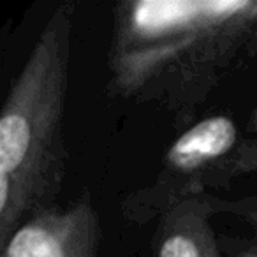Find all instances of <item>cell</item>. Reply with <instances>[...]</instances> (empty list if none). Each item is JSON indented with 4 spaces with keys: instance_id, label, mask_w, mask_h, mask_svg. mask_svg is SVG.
Segmentation results:
<instances>
[{
    "instance_id": "obj_1",
    "label": "cell",
    "mask_w": 257,
    "mask_h": 257,
    "mask_svg": "<svg viewBox=\"0 0 257 257\" xmlns=\"http://www.w3.org/2000/svg\"><path fill=\"white\" fill-rule=\"evenodd\" d=\"M255 57L257 0H123L113 15L107 90L187 127Z\"/></svg>"
},
{
    "instance_id": "obj_2",
    "label": "cell",
    "mask_w": 257,
    "mask_h": 257,
    "mask_svg": "<svg viewBox=\"0 0 257 257\" xmlns=\"http://www.w3.org/2000/svg\"><path fill=\"white\" fill-rule=\"evenodd\" d=\"M76 6L60 4L9 86L0 114V246L53 206L67 173L64 114Z\"/></svg>"
},
{
    "instance_id": "obj_3",
    "label": "cell",
    "mask_w": 257,
    "mask_h": 257,
    "mask_svg": "<svg viewBox=\"0 0 257 257\" xmlns=\"http://www.w3.org/2000/svg\"><path fill=\"white\" fill-rule=\"evenodd\" d=\"M0 257H102V224L90 192L25 220L2 245Z\"/></svg>"
},
{
    "instance_id": "obj_4",
    "label": "cell",
    "mask_w": 257,
    "mask_h": 257,
    "mask_svg": "<svg viewBox=\"0 0 257 257\" xmlns=\"http://www.w3.org/2000/svg\"><path fill=\"white\" fill-rule=\"evenodd\" d=\"M210 194H180L159 218L154 257H225L213 229Z\"/></svg>"
},
{
    "instance_id": "obj_5",
    "label": "cell",
    "mask_w": 257,
    "mask_h": 257,
    "mask_svg": "<svg viewBox=\"0 0 257 257\" xmlns=\"http://www.w3.org/2000/svg\"><path fill=\"white\" fill-rule=\"evenodd\" d=\"M239 143L234 120L225 114H213L194 123L173 141L164 154V166L171 175L185 176L190 183H203Z\"/></svg>"
},
{
    "instance_id": "obj_6",
    "label": "cell",
    "mask_w": 257,
    "mask_h": 257,
    "mask_svg": "<svg viewBox=\"0 0 257 257\" xmlns=\"http://www.w3.org/2000/svg\"><path fill=\"white\" fill-rule=\"evenodd\" d=\"M257 173V138L241 140L232 155H229L224 162L217 166L204 180L215 182H227L232 178H239L245 175Z\"/></svg>"
},
{
    "instance_id": "obj_7",
    "label": "cell",
    "mask_w": 257,
    "mask_h": 257,
    "mask_svg": "<svg viewBox=\"0 0 257 257\" xmlns=\"http://www.w3.org/2000/svg\"><path fill=\"white\" fill-rule=\"evenodd\" d=\"M210 203L215 213L232 217L246 229H250L253 232V239H257V194L238 199H222L217 196H210Z\"/></svg>"
},
{
    "instance_id": "obj_8",
    "label": "cell",
    "mask_w": 257,
    "mask_h": 257,
    "mask_svg": "<svg viewBox=\"0 0 257 257\" xmlns=\"http://www.w3.org/2000/svg\"><path fill=\"white\" fill-rule=\"evenodd\" d=\"M227 257H257V239L252 241H227L224 243V250Z\"/></svg>"
},
{
    "instance_id": "obj_9",
    "label": "cell",
    "mask_w": 257,
    "mask_h": 257,
    "mask_svg": "<svg viewBox=\"0 0 257 257\" xmlns=\"http://www.w3.org/2000/svg\"><path fill=\"white\" fill-rule=\"evenodd\" d=\"M245 127H246V131H248L250 134H253V136L257 138V104L253 106V109L250 111L248 118H246Z\"/></svg>"
}]
</instances>
